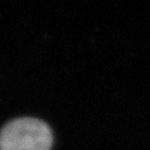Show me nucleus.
Here are the masks:
<instances>
[{"instance_id": "obj_1", "label": "nucleus", "mask_w": 150, "mask_h": 150, "mask_svg": "<svg viewBox=\"0 0 150 150\" xmlns=\"http://www.w3.org/2000/svg\"><path fill=\"white\" fill-rule=\"evenodd\" d=\"M53 134L46 122L33 117L16 118L1 129L0 150H50Z\"/></svg>"}]
</instances>
